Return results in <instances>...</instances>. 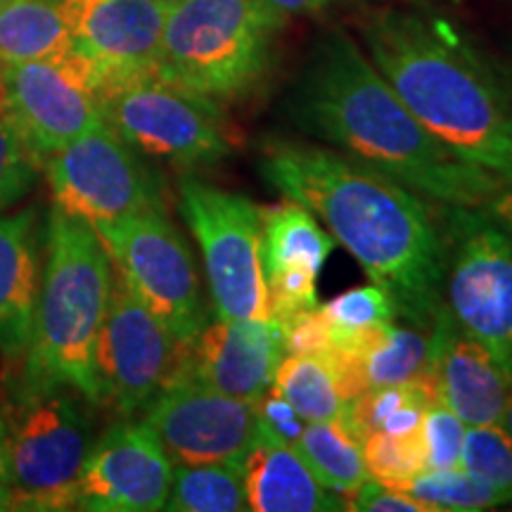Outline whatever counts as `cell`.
I'll return each instance as SVG.
<instances>
[{"instance_id": "obj_1", "label": "cell", "mask_w": 512, "mask_h": 512, "mask_svg": "<svg viewBox=\"0 0 512 512\" xmlns=\"http://www.w3.org/2000/svg\"><path fill=\"white\" fill-rule=\"evenodd\" d=\"M259 171L302 204L396 304V316L430 330L444 306L446 228L418 192L328 145L271 138Z\"/></svg>"}, {"instance_id": "obj_2", "label": "cell", "mask_w": 512, "mask_h": 512, "mask_svg": "<svg viewBox=\"0 0 512 512\" xmlns=\"http://www.w3.org/2000/svg\"><path fill=\"white\" fill-rule=\"evenodd\" d=\"M285 107L297 131L434 202L479 209L510 188L434 138L339 29L318 38Z\"/></svg>"}, {"instance_id": "obj_3", "label": "cell", "mask_w": 512, "mask_h": 512, "mask_svg": "<svg viewBox=\"0 0 512 512\" xmlns=\"http://www.w3.org/2000/svg\"><path fill=\"white\" fill-rule=\"evenodd\" d=\"M368 57L453 155L512 185V100L446 19L384 8L361 22Z\"/></svg>"}, {"instance_id": "obj_4", "label": "cell", "mask_w": 512, "mask_h": 512, "mask_svg": "<svg viewBox=\"0 0 512 512\" xmlns=\"http://www.w3.org/2000/svg\"><path fill=\"white\" fill-rule=\"evenodd\" d=\"M112 275L110 254L91 223L53 207L34 328L19 370L24 382L64 384L98 406L93 358L110 304Z\"/></svg>"}, {"instance_id": "obj_5", "label": "cell", "mask_w": 512, "mask_h": 512, "mask_svg": "<svg viewBox=\"0 0 512 512\" xmlns=\"http://www.w3.org/2000/svg\"><path fill=\"white\" fill-rule=\"evenodd\" d=\"M283 22L264 0H181L166 15L157 76L216 105L238 100L264 79Z\"/></svg>"}, {"instance_id": "obj_6", "label": "cell", "mask_w": 512, "mask_h": 512, "mask_svg": "<svg viewBox=\"0 0 512 512\" xmlns=\"http://www.w3.org/2000/svg\"><path fill=\"white\" fill-rule=\"evenodd\" d=\"M64 384H5L12 510H76V489L93 448L91 420Z\"/></svg>"}, {"instance_id": "obj_7", "label": "cell", "mask_w": 512, "mask_h": 512, "mask_svg": "<svg viewBox=\"0 0 512 512\" xmlns=\"http://www.w3.org/2000/svg\"><path fill=\"white\" fill-rule=\"evenodd\" d=\"M444 228V306L512 375V235L472 207H451Z\"/></svg>"}, {"instance_id": "obj_8", "label": "cell", "mask_w": 512, "mask_h": 512, "mask_svg": "<svg viewBox=\"0 0 512 512\" xmlns=\"http://www.w3.org/2000/svg\"><path fill=\"white\" fill-rule=\"evenodd\" d=\"M93 228L124 285L178 342H188L209 323L195 259L164 209Z\"/></svg>"}, {"instance_id": "obj_9", "label": "cell", "mask_w": 512, "mask_h": 512, "mask_svg": "<svg viewBox=\"0 0 512 512\" xmlns=\"http://www.w3.org/2000/svg\"><path fill=\"white\" fill-rule=\"evenodd\" d=\"M178 204L202 249L216 318H268L259 261V207L245 195L197 178H183L178 185Z\"/></svg>"}, {"instance_id": "obj_10", "label": "cell", "mask_w": 512, "mask_h": 512, "mask_svg": "<svg viewBox=\"0 0 512 512\" xmlns=\"http://www.w3.org/2000/svg\"><path fill=\"white\" fill-rule=\"evenodd\" d=\"M105 121L133 150L195 169L216 164L230 140L214 100L147 74L105 93Z\"/></svg>"}, {"instance_id": "obj_11", "label": "cell", "mask_w": 512, "mask_h": 512, "mask_svg": "<svg viewBox=\"0 0 512 512\" xmlns=\"http://www.w3.org/2000/svg\"><path fill=\"white\" fill-rule=\"evenodd\" d=\"M43 162L55 207L91 226L164 209L155 171L110 124L72 140Z\"/></svg>"}, {"instance_id": "obj_12", "label": "cell", "mask_w": 512, "mask_h": 512, "mask_svg": "<svg viewBox=\"0 0 512 512\" xmlns=\"http://www.w3.org/2000/svg\"><path fill=\"white\" fill-rule=\"evenodd\" d=\"M0 100L41 162L107 124L98 76L76 50L57 60L0 64Z\"/></svg>"}, {"instance_id": "obj_13", "label": "cell", "mask_w": 512, "mask_h": 512, "mask_svg": "<svg viewBox=\"0 0 512 512\" xmlns=\"http://www.w3.org/2000/svg\"><path fill=\"white\" fill-rule=\"evenodd\" d=\"M178 354L181 342L117 275L95 344L98 406L112 408L121 418L145 411L174 380Z\"/></svg>"}, {"instance_id": "obj_14", "label": "cell", "mask_w": 512, "mask_h": 512, "mask_svg": "<svg viewBox=\"0 0 512 512\" xmlns=\"http://www.w3.org/2000/svg\"><path fill=\"white\" fill-rule=\"evenodd\" d=\"M140 422L174 465L242 463L261 430L256 403L195 382L164 387Z\"/></svg>"}, {"instance_id": "obj_15", "label": "cell", "mask_w": 512, "mask_h": 512, "mask_svg": "<svg viewBox=\"0 0 512 512\" xmlns=\"http://www.w3.org/2000/svg\"><path fill=\"white\" fill-rule=\"evenodd\" d=\"M169 8L159 0H62L74 50L93 67L102 98L121 83L157 74Z\"/></svg>"}, {"instance_id": "obj_16", "label": "cell", "mask_w": 512, "mask_h": 512, "mask_svg": "<svg viewBox=\"0 0 512 512\" xmlns=\"http://www.w3.org/2000/svg\"><path fill=\"white\" fill-rule=\"evenodd\" d=\"M285 354L283 328L273 318H216L181 342L171 382H195L235 399L259 403Z\"/></svg>"}, {"instance_id": "obj_17", "label": "cell", "mask_w": 512, "mask_h": 512, "mask_svg": "<svg viewBox=\"0 0 512 512\" xmlns=\"http://www.w3.org/2000/svg\"><path fill=\"white\" fill-rule=\"evenodd\" d=\"M174 463L143 422L121 420L95 441L83 465L76 510H164Z\"/></svg>"}, {"instance_id": "obj_18", "label": "cell", "mask_w": 512, "mask_h": 512, "mask_svg": "<svg viewBox=\"0 0 512 512\" xmlns=\"http://www.w3.org/2000/svg\"><path fill=\"white\" fill-rule=\"evenodd\" d=\"M430 332L427 368L437 377L441 401L467 427L501 425L512 396V375L489 349L460 330L446 306L434 316Z\"/></svg>"}, {"instance_id": "obj_19", "label": "cell", "mask_w": 512, "mask_h": 512, "mask_svg": "<svg viewBox=\"0 0 512 512\" xmlns=\"http://www.w3.org/2000/svg\"><path fill=\"white\" fill-rule=\"evenodd\" d=\"M38 207L0 216V354L19 361L29 347L41 287Z\"/></svg>"}, {"instance_id": "obj_20", "label": "cell", "mask_w": 512, "mask_h": 512, "mask_svg": "<svg viewBox=\"0 0 512 512\" xmlns=\"http://www.w3.org/2000/svg\"><path fill=\"white\" fill-rule=\"evenodd\" d=\"M247 510L254 512H335L347 498L318 482L302 456L261 425L259 437L242 460Z\"/></svg>"}, {"instance_id": "obj_21", "label": "cell", "mask_w": 512, "mask_h": 512, "mask_svg": "<svg viewBox=\"0 0 512 512\" xmlns=\"http://www.w3.org/2000/svg\"><path fill=\"white\" fill-rule=\"evenodd\" d=\"M259 261L264 278L285 271L320 275L335 252V238L302 204L285 200L259 209Z\"/></svg>"}, {"instance_id": "obj_22", "label": "cell", "mask_w": 512, "mask_h": 512, "mask_svg": "<svg viewBox=\"0 0 512 512\" xmlns=\"http://www.w3.org/2000/svg\"><path fill=\"white\" fill-rule=\"evenodd\" d=\"M434 403H441V392L437 377L425 366L413 380L368 389L366 394L351 401L344 430L358 444L373 432H411L420 427Z\"/></svg>"}, {"instance_id": "obj_23", "label": "cell", "mask_w": 512, "mask_h": 512, "mask_svg": "<svg viewBox=\"0 0 512 512\" xmlns=\"http://www.w3.org/2000/svg\"><path fill=\"white\" fill-rule=\"evenodd\" d=\"M72 50L62 0H5L0 5V64L57 60Z\"/></svg>"}, {"instance_id": "obj_24", "label": "cell", "mask_w": 512, "mask_h": 512, "mask_svg": "<svg viewBox=\"0 0 512 512\" xmlns=\"http://www.w3.org/2000/svg\"><path fill=\"white\" fill-rule=\"evenodd\" d=\"M271 389L290 403L304 422H337L344 427L349 403L339 389L328 356L287 354L275 370Z\"/></svg>"}, {"instance_id": "obj_25", "label": "cell", "mask_w": 512, "mask_h": 512, "mask_svg": "<svg viewBox=\"0 0 512 512\" xmlns=\"http://www.w3.org/2000/svg\"><path fill=\"white\" fill-rule=\"evenodd\" d=\"M292 446L332 494L349 498L370 479L361 444L337 422H306Z\"/></svg>"}, {"instance_id": "obj_26", "label": "cell", "mask_w": 512, "mask_h": 512, "mask_svg": "<svg viewBox=\"0 0 512 512\" xmlns=\"http://www.w3.org/2000/svg\"><path fill=\"white\" fill-rule=\"evenodd\" d=\"M164 510L240 512L247 510L242 463L174 465V479Z\"/></svg>"}, {"instance_id": "obj_27", "label": "cell", "mask_w": 512, "mask_h": 512, "mask_svg": "<svg viewBox=\"0 0 512 512\" xmlns=\"http://www.w3.org/2000/svg\"><path fill=\"white\" fill-rule=\"evenodd\" d=\"M330 325V354L351 356L366 342V337L384 323H394L396 304L380 285L370 283L337 294L328 304L320 306Z\"/></svg>"}, {"instance_id": "obj_28", "label": "cell", "mask_w": 512, "mask_h": 512, "mask_svg": "<svg viewBox=\"0 0 512 512\" xmlns=\"http://www.w3.org/2000/svg\"><path fill=\"white\" fill-rule=\"evenodd\" d=\"M415 501L425 503L432 512H477L501 508L505 498L482 477L472 475L465 467L453 470H425L406 482L392 484Z\"/></svg>"}, {"instance_id": "obj_29", "label": "cell", "mask_w": 512, "mask_h": 512, "mask_svg": "<svg viewBox=\"0 0 512 512\" xmlns=\"http://www.w3.org/2000/svg\"><path fill=\"white\" fill-rule=\"evenodd\" d=\"M368 475L384 484H399L425 472V444L420 427L411 432H373L361 441Z\"/></svg>"}, {"instance_id": "obj_30", "label": "cell", "mask_w": 512, "mask_h": 512, "mask_svg": "<svg viewBox=\"0 0 512 512\" xmlns=\"http://www.w3.org/2000/svg\"><path fill=\"white\" fill-rule=\"evenodd\" d=\"M460 467L482 477L512 503V439L501 425L467 427Z\"/></svg>"}, {"instance_id": "obj_31", "label": "cell", "mask_w": 512, "mask_h": 512, "mask_svg": "<svg viewBox=\"0 0 512 512\" xmlns=\"http://www.w3.org/2000/svg\"><path fill=\"white\" fill-rule=\"evenodd\" d=\"M41 157L31 150L19 128L0 112V216L34 188Z\"/></svg>"}, {"instance_id": "obj_32", "label": "cell", "mask_w": 512, "mask_h": 512, "mask_svg": "<svg viewBox=\"0 0 512 512\" xmlns=\"http://www.w3.org/2000/svg\"><path fill=\"white\" fill-rule=\"evenodd\" d=\"M425 444V470H453L460 467L467 425L444 401L434 403L420 422Z\"/></svg>"}, {"instance_id": "obj_33", "label": "cell", "mask_w": 512, "mask_h": 512, "mask_svg": "<svg viewBox=\"0 0 512 512\" xmlns=\"http://www.w3.org/2000/svg\"><path fill=\"white\" fill-rule=\"evenodd\" d=\"M280 328H283L285 354H292V356L297 354L328 356L330 354L332 349L330 325L318 306L283 320Z\"/></svg>"}, {"instance_id": "obj_34", "label": "cell", "mask_w": 512, "mask_h": 512, "mask_svg": "<svg viewBox=\"0 0 512 512\" xmlns=\"http://www.w3.org/2000/svg\"><path fill=\"white\" fill-rule=\"evenodd\" d=\"M347 508L356 512H432L425 503L415 501L413 496L380 479H366L358 486L347 498Z\"/></svg>"}, {"instance_id": "obj_35", "label": "cell", "mask_w": 512, "mask_h": 512, "mask_svg": "<svg viewBox=\"0 0 512 512\" xmlns=\"http://www.w3.org/2000/svg\"><path fill=\"white\" fill-rule=\"evenodd\" d=\"M256 408H259L261 425H264L266 430H271L273 434H278V437L287 441V444H294V439L299 437V432H302L306 425L290 403H287L280 394H275L273 389H268L264 399L256 403Z\"/></svg>"}, {"instance_id": "obj_36", "label": "cell", "mask_w": 512, "mask_h": 512, "mask_svg": "<svg viewBox=\"0 0 512 512\" xmlns=\"http://www.w3.org/2000/svg\"><path fill=\"white\" fill-rule=\"evenodd\" d=\"M12 510V489H10V448L8 430H5V415L0 406V512Z\"/></svg>"}, {"instance_id": "obj_37", "label": "cell", "mask_w": 512, "mask_h": 512, "mask_svg": "<svg viewBox=\"0 0 512 512\" xmlns=\"http://www.w3.org/2000/svg\"><path fill=\"white\" fill-rule=\"evenodd\" d=\"M264 3L287 19L292 15H313V12L328 8L335 0H264Z\"/></svg>"}, {"instance_id": "obj_38", "label": "cell", "mask_w": 512, "mask_h": 512, "mask_svg": "<svg viewBox=\"0 0 512 512\" xmlns=\"http://www.w3.org/2000/svg\"><path fill=\"white\" fill-rule=\"evenodd\" d=\"M486 207H489L491 219H494L498 226H503L512 235V190L505 188L503 192H498V195L489 204H486Z\"/></svg>"}, {"instance_id": "obj_39", "label": "cell", "mask_w": 512, "mask_h": 512, "mask_svg": "<svg viewBox=\"0 0 512 512\" xmlns=\"http://www.w3.org/2000/svg\"><path fill=\"white\" fill-rule=\"evenodd\" d=\"M501 427L505 430V434H508V437L512 439V396H510V401H508V408H505V413H503Z\"/></svg>"}, {"instance_id": "obj_40", "label": "cell", "mask_w": 512, "mask_h": 512, "mask_svg": "<svg viewBox=\"0 0 512 512\" xmlns=\"http://www.w3.org/2000/svg\"><path fill=\"white\" fill-rule=\"evenodd\" d=\"M159 3H166V5H176V3H181V0H159Z\"/></svg>"}, {"instance_id": "obj_41", "label": "cell", "mask_w": 512, "mask_h": 512, "mask_svg": "<svg viewBox=\"0 0 512 512\" xmlns=\"http://www.w3.org/2000/svg\"><path fill=\"white\" fill-rule=\"evenodd\" d=\"M0 112H3V100H0Z\"/></svg>"}, {"instance_id": "obj_42", "label": "cell", "mask_w": 512, "mask_h": 512, "mask_svg": "<svg viewBox=\"0 0 512 512\" xmlns=\"http://www.w3.org/2000/svg\"><path fill=\"white\" fill-rule=\"evenodd\" d=\"M5 3V0H0V5H3Z\"/></svg>"}]
</instances>
